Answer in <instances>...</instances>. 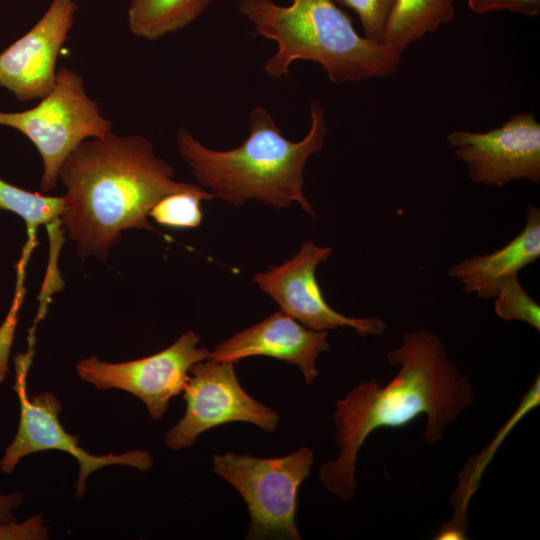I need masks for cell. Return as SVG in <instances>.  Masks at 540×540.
<instances>
[{"mask_svg": "<svg viewBox=\"0 0 540 540\" xmlns=\"http://www.w3.org/2000/svg\"><path fill=\"white\" fill-rule=\"evenodd\" d=\"M214 197L212 192L205 189L170 194L152 207L149 217L170 228H194L202 221L201 201H210Z\"/></svg>", "mask_w": 540, "mask_h": 540, "instance_id": "cell-18", "label": "cell"}, {"mask_svg": "<svg viewBox=\"0 0 540 540\" xmlns=\"http://www.w3.org/2000/svg\"><path fill=\"white\" fill-rule=\"evenodd\" d=\"M0 126L19 131L37 148L43 162V192L56 187L63 162L82 141L103 137L112 129L111 121L87 95L81 75L68 67L57 71L54 87L36 106L0 111Z\"/></svg>", "mask_w": 540, "mask_h": 540, "instance_id": "cell-5", "label": "cell"}, {"mask_svg": "<svg viewBox=\"0 0 540 540\" xmlns=\"http://www.w3.org/2000/svg\"><path fill=\"white\" fill-rule=\"evenodd\" d=\"M78 9L74 0H52L38 22L0 53V87L20 102L41 99L55 85L56 62Z\"/></svg>", "mask_w": 540, "mask_h": 540, "instance_id": "cell-12", "label": "cell"}, {"mask_svg": "<svg viewBox=\"0 0 540 540\" xmlns=\"http://www.w3.org/2000/svg\"><path fill=\"white\" fill-rule=\"evenodd\" d=\"M212 0H130L128 26L137 37L155 41L200 17Z\"/></svg>", "mask_w": 540, "mask_h": 540, "instance_id": "cell-16", "label": "cell"}, {"mask_svg": "<svg viewBox=\"0 0 540 540\" xmlns=\"http://www.w3.org/2000/svg\"><path fill=\"white\" fill-rule=\"evenodd\" d=\"M311 124L306 136L292 142L285 138L273 117L263 107L249 115V134L237 148L212 150L190 132L179 128L178 151L200 184L234 206L255 199L275 208L297 202L309 215L316 216L303 193V172L307 159L320 151L327 134L324 110L319 101L311 102Z\"/></svg>", "mask_w": 540, "mask_h": 540, "instance_id": "cell-3", "label": "cell"}, {"mask_svg": "<svg viewBox=\"0 0 540 540\" xmlns=\"http://www.w3.org/2000/svg\"><path fill=\"white\" fill-rule=\"evenodd\" d=\"M540 257V210L529 205L522 231L492 253L473 255L451 266L448 275L466 294L494 298L500 286Z\"/></svg>", "mask_w": 540, "mask_h": 540, "instance_id": "cell-14", "label": "cell"}, {"mask_svg": "<svg viewBox=\"0 0 540 540\" xmlns=\"http://www.w3.org/2000/svg\"><path fill=\"white\" fill-rule=\"evenodd\" d=\"M48 535L49 527L40 515L20 523L16 520L0 522V540H42Z\"/></svg>", "mask_w": 540, "mask_h": 540, "instance_id": "cell-21", "label": "cell"}, {"mask_svg": "<svg viewBox=\"0 0 540 540\" xmlns=\"http://www.w3.org/2000/svg\"><path fill=\"white\" fill-rule=\"evenodd\" d=\"M313 460V451L306 447L272 458L233 452L214 455V473L229 482L247 504V539H301L295 524L298 489L310 475Z\"/></svg>", "mask_w": 540, "mask_h": 540, "instance_id": "cell-6", "label": "cell"}, {"mask_svg": "<svg viewBox=\"0 0 540 540\" xmlns=\"http://www.w3.org/2000/svg\"><path fill=\"white\" fill-rule=\"evenodd\" d=\"M200 336L192 330L153 355L128 362L110 363L92 356L76 364L78 376L98 389H121L146 405L152 419L162 418L172 397L184 391L192 365L208 358L197 348Z\"/></svg>", "mask_w": 540, "mask_h": 540, "instance_id": "cell-9", "label": "cell"}, {"mask_svg": "<svg viewBox=\"0 0 540 540\" xmlns=\"http://www.w3.org/2000/svg\"><path fill=\"white\" fill-rule=\"evenodd\" d=\"M184 389V416L165 434V444L180 450L190 447L203 432L229 422H248L274 432L278 415L241 387L234 362L207 358L191 366Z\"/></svg>", "mask_w": 540, "mask_h": 540, "instance_id": "cell-8", "label": "cell"}, {"mask_svg": "<svg viewBox=\"0 0 540 540\" xmlns=\"http://www.w3.org/2000/svg\"><path fill=\"white\" fill-rule=\"evenodd\" d=\"M456 16L455 0H393L381 43L402 54Z\"/></svg>", "mask_w": 540, "mask_h": 540, "instance_id": "cell-15", "label": "cell"}, {"mask_svg": "<svg viewBox=\"0 0 540 540\" xmlns=\"http://www.w3.org/2000/svg\"><path fill=\"white\" fill-rule=\"evenodd\" d=\"M446 140L474 183L502 187L519 179L540 182V124L532 112L512 115L485 132L453 131Z\"/></svg>", "mask_w": 540, "mask_h": 540, "instance_id": "cell-10", "label": "cell"}, {"mask_svg": "<svg viewBox=\"0 0 540 540\" xmlns=\"http://www.w3.org/2000/svg\"><path fill=\"white\" fill-rule=\"evenodd\" d=\"M0 210L20 216L27 228L28 242L23 256L28 257L35 245L37 229L46 225L53 246H61L56 235L62 225L65 211L64 196H46L29 192L0 178ZM60 235V234H59Z\"/></svg>", "mask_w": 540, "mask_h": 540, "instance_id": "cell-17", "label": "cell"}, {"mask_svg": "<svg viewBox=\"0 0 540 540\" xmlns=\"http://www.w3.org/2000/svg\"><path fill=\"white\" fill-rule=\"evenodd\" d=\"M327 336V331L307 328L280 310L221 342L208 358L235 363L250 356L273 357L295 364L312 384L318 356L330 349Z\"/></svg>", "mask_w": 540, "mask_h": 540, "instance_id": "cell-13", "label": "cell"}, {"mask_svg": "<svg viewBox=\"0 0 540 540\" xmlns=\"http://www.w3.org/2000/svg\"><path fill=\"white\" fill-rule=\"evenodd\" d=\"M397 373L387 384L377 381L355 386L336 402L332 415L339 452L318 472L323 486L345 501L356 489L355 466L367 437L379 428L407 425L427 417L423 441H440L448 426L475 400L473 385L448 357L440 336L430 330L410 331L387 353Z\"/></svg>", "mask_w": 540, "mask_h": 540, "instance_id": "cell-1", "label": "cell"}, {"mask_svg": "<svg viewBox=\"0 0 540 540\" xmlns=\"http://www.w3.org/2000/svg\"><path fill=\"white\" fill-rule=\"evenodd\" d=\"M331 253V247L307 241L292 259L256 274L254 281L283 312L307 328L328 331L348 327L362 337L382 335L386 323L380 317H348L334 310L324 299L315 270Z\"/></svg>", "mask_w": 540, "mask_h": 540, "instance_id": "cell-11", "label": "cell"}, {"mask_svg": "<svg viewBox=\"0 0 540 540\" xmlns=\"http://www.w3.org/2000/svg\"><path fill=\"white\" fill-rule=\"evenodd\" d=\"M337 5L353 10L361 23L364 37L381 42L393 0H334Z\"/></svg>", "mask_w": 540, "mask_h": 540, "instance_id": "cell-20", "label": "cell"}, {"mask_svg": "<svg viewBox=\"0 0 540 540\" xmlns=\"http://www.w3.org/2000/svg\"><path fill=\"white\" fill-rule=\"evenodd\" d=\"M467 4L477 14L502 10L531 17L540 14V0H467Z\"/></svg>", "mask_w": 540, "mask_h": 540, "instance_id": "cell-22", "label": "cell"}, {"mask_svg": "<svg viewBox=\"0 0 540 540\" xmlns=\"http://www.w3.org/2000/svg\"><path fill=\"white\" fill-rule=\"evenodd\" d=\"M32 347L25 354L15 357V391L20 404V417L16 435L5 448L0 459V471L10 474L26 456L46 450H59L72 455L79 464L75 483V496L81 498L86 492L87 477L108 465H125L142 472L153 465L147 450L136 449L121 454L94 455L78 445V436L71 435L62 427L58 415L62 409L57 396L43 391L31 399L27 394V374L32 360Z\"/></svg>", "mask_w": 540, "mask_h": 540, "instance_id": "cell-7", "label": "cell"}, {"mask_svg": "<svg viewBox=\"0 0 540 540\" xmlns=\"http://www.w3.org/2000/svg\"><path fill=\"white\" fill-rule=\"evenodd\" d=\"M239 12L255 35L273 40L276 52L263 70L271 78L289 74L297 60L321 66L334 84L387 77L398 71L402 54L358 34L351 18L334 0H240Z\"/></svg>", "mask_w": 540, "mask_h": 540, "instance_id": "cell-4", "label": "cell"}, {"mask_svg": "<svg viewBox=\"0 0 540 540\" xmlns=\"http://www.w3.org/2000/svg\"><path fill=\"white\" fill-rule=\"evenodd\" d=\"M23 493L15 491L12 493H0V522L15 520L14 511L22 504Z\"/></svg>", "mask_w": 540, "mask_h": 540, "instance_id": "cell-23", "label": "cell"}, {"mask_svg": "<svg viewBox=\"0 0 540 540\" xmlns=\"http://www.w3.org/2000/svg\"><path fill=\"white\" fill-rule=\"evenodd\" d=\"M494 298V310L499 318L521 321L540 330L539 304L526 292L518 276L505 281Z\"/></svg>", "mask_w": 540, "mask_h": 540, "instance_id": "cell-19", "label": "cell"}, {"mask_svg": "<svg viewBox=\"0 0 540 540\" xmlns=\"http://www.w3.org/2000/svg\"><path fill=\"white\" fill-rule=\"evenodd\" d=\"M174 175L173 166L141 135L110 131L82 141L59 170L66 187L62 225L79 256L105 259L123 231H155L148 216L163 197L204 189Z\"/></svg>", "mask_w": 540, "mask_h": 540, "instance_id": "cell-2", "label": "cell"}]
</instances>
